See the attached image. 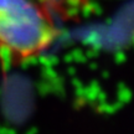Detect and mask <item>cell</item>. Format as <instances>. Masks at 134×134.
I'll use <instances>...</instances> for the list:
<instances>
[{
  "mask_svg": "<svg viewBox=\"0 0 134 134\" xmlns=\"http://www.w3.org/2000/svg\"><path fill=\"white\" fill-rule=\"evenodd\" d=\"M56 36L45 10L32 0H0V50L16 61L43 52Z\"/></svg>",
  "mask_w": 134,
  "mask_h": 134,
  "instance_id": "cell-1",
  "label": "cell"
},
{
  "mask_svg": "<svg viewBox=\"0 0 134 134\" xmlns=\"http://www.w3.org/2000/svg\"><path fill=\"white\" fill-rule=\"evenodd\" d=\"M56 1H61V0H56ZM70 3V5H82L86 3V0H66Z\"/></svg>",
  "mask_w": 134,
  "mask_h": 134,
  "instance_id": "cell-2",
  "label": "cell"
}]
</instances>
